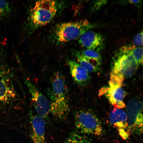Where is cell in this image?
<instances>
[{
	"mask_svg": "<svg viewBox=\"0 0 143 143\" xmlns=\"http://www.w3.org/2000/svg\"><path fill=\"white\" fill-rule=\"evenodd\" d=\"M51 83L47 91L50 100V112L59 119H63L69 111L68 91L65 78L60 72H55Z\"/></svg>",
	"mask_w": 143,
	"mask_h": 143,
	"instance_id": "6da1fadb",
	"label": "cell"
},
{
	"mask_svg": "<svg viewBox=\"0 0 143 143\" xmlns=\"http://www.w3.org/2000/svg\"><path fill=\"white\" fill-rule=\"evenodd\" d=\"M92 27V25L86 20L61 23L55 28L54 37L57 43H64L79 39Z\"/></svg>",
	"mask_w": 143,
	"mask_h": 143,
	"instance_id": "7a4b0ae2",
	"label": "cell"
},
{
	"mask_svg": "<svg viewBox=\"0 0 143 143\" xmlns=\"http://www.w3.org/2000/svg\"><path fill=\"white\" fill-rule=\"evenodd\" d=\"M110 74L111 80L122 83L125 78H131L136 73L138 65L130 52L119 51Z\"/></svg>",
	"mask_w": 143,
	"mask_h": 143,
	"instance_id": "3957f363",
	"label": "cell"
},
{
	"mask_svg": "<svg viewBox=\"0 0 143 143\" xmlns=\"http://www.w3.org/2000/svg\"><path fill=\"white\" fill-rule=\"evenodd\" d=\"M57 8L55 1L44 0L37 1L30 17L33 28L35 29L49 23L56 15Z\"/></svg>",
	"mask_w": 143,
	"mask_h": 143,
	"instance_id": "277c9868",
	"label": "cell"
},
{
	"mask_svg": "<svg viewBox=\"0 0 143 143\" xmlns=\"http://www.w3.org/2000/svg\"><path fill=\"white\" fill-rule=\"evenodd\" d=\"M74 117L75 126L80 133L97 136L102 134L103 128L101 122L90 111L80 110L75 113Z\"/></svg>",
	"mask_w": 143,
	"mask_h": 143,
	"instance_id": "5b68a950",
	"label": "cell"
},
{
	"mask_svg": "<svg viewBox=\"0 0 143 143\" xmlns=\"http://www.w3.org/2000/svg\"><path fill=\"white\" fill-rule=\"evenodd\" d=\"M13 75L10 66L0 60V106H4L16 100L17 93L13 82Z\"/></svg>",
	"mask_w": 143,
	"mask_h": 143,
	"instance_id": "8992f818",
	"label": "cell"
},
{
	"mask_svg": "<svg viewBox=\"0 0 143 143\" xmlns=\"http://www.w3.org/2000/svg\"><path fill=\"white\" fill-rule=\"evenodd\" d=\"M143 104L139 100L133 98L130 100L126 107L127 122L129 133H142Z\"/></svg>",
	"mask_w": 143,
	"mask_h": 143,
	"instance_id": "52a82bcc",
	"label": "cell"
},
{
	"mask_svg": "<svg viewBox=\"0 0 143 143\" xmlns=\"http://www.w3.org/2000/svg\"><path fill=\"white\" fill-rule=\"evenodd\" d=\"M25 82L26 85L37 115L44 119L50 111V104L47 98L25 75Z\"/></svg>",
	"mask_w": 143,
	"mask_h": 143,
	"instance_id": "ba28073f",
	"label": "cell"
},
{
	"mask_svg": "<svg viewBox=\"0 0 143 143\" xmlns=\"http://www.w3.org/2000/svg\"><path fill=\"white\" fill-rule=\"evenodd\" d=\"M109 87H104L99 91V95H105L109 102L115 108L121 109L125 106L123 100L126 95L122 86L110 81Z\"/></svg>",
	"mask_w": 143,
	"mask_h": 143,
	"instance_id": "9c48e42d",
	"label": "cell"
},
{
	"mask_svg": "<svg viewBox=\"0 0 143 143\" xmlns=\"http://www.w3.org/2000/svg\"><path fill=\"white\" fill-rule=\"evenodd\" d=\"M79 42L82 47L98 52L103 48L104 40L100 34L92 30H88L81 36Z\"/></svg>",
	"mask_w": 143,
	"mask_h": 143,
	"instance_id": "30bf717a",
	"label": "cell"
},
{
	"mask_svg": "<svg viewBox=\"0 0 143 143\" xmlns=\"http://www.w3.org/2000/svg\"><path fill=\"white\" fill-rule=\"evenodd\" d=\"M31 137L33 143H46L45 119L38 115L31 116Z\"/></svg>",
	"mask_w": 143,
	"mask_h": 143,
	"instance_id": "8fae6325",
	"label": "cell"
},
{
	"mask_svg": "<svg viewBox=\"0 0 143 143\" xmlns=\"http://www.w3.org/2000/svg\"><path fill=\"white\" fill-rule=\"evenodd\" d=\"M67 63L72 77L75 83L80 86L87 84L90 79L87 71L74 60H69Z\"/></svg>",
	"mask_w": 143,
	"mask_h": 143,
	"instance_id": "7c38bea8",
	"label": "cell"
},
{
	"mask_svg": "<svg viewBox=\"0 0 143 143\" xmlns=\"http://www.w3.org/2000/svg\"><path fill=\"white\" fill-rule=\"evenodd\" d=\"M109 119L110 124L118 130L128 127L126 113L121 109H113L109 114Z\"/></svg>",
	"mask_w": 143,
	"mask_h": 143,
	"instance_id": "4fadbf2b",
	"label": "cell"
},
{
	"mask_svg": "<svg viewBox=\"0 0 143 143\" xmlns=\"http://www.w3.org/2000/svg\"><path fill=\"white\" fill-rule=\"evenodd\" d=\"M74 55L77 59L79 64L88 72H97L100 70L99 67L96 66L84 57L80 52L77 51L73 53Z\"/></svg>",
	"mask_w": 143,
	"mask_h": 143,
	"instance_id": "5bb4252c",
	"label": "cell"
},
{
	"mask_svg": "<svg viewBox=\"0 0 143 143\" xmlns=\"http://www.w3.org/2000/svg\"><path fill=\"white\" fill-rule=\"evenodd\" d=\"M80 53L92 63L91 61H92L93 63L96 66L99 67L100 65L102 59L98 52L92 50L86 49L81 51Z\"/></svg>",
	"mask_w": 143,
	"mask_h": 143,
	"instance_id": "9a60e30c",
	"label": "cell"
},
{
	"mask_svg": "<svg viewBox=\"0 0 143 143\" xmlns=\"http://www.w3.org/2000/svg\"><path fill=\"white\" fill-rule=\"evenodd\" d=\"M64 143H91L86 137L78 132H73Z\"/></svg>",
	"mask_w": 143,
	"mask_h": 143,
	"instance_id": "2e32d148",
	"label": "cell"
},
{
	"mask_svg": "<svg viewBox=\"0 0 143 143\" xmlns=\"http://www.w3.org/2000/svg\"><path fill=\"white\" fill-rule=\"evenodd\" d=\"M135 61L138 65L142 64L143 61V48L142 47H135L130 51Z\"/></svg>",
	"mask_w": 143,
	"mask_h": 143,
	"instance_id": "e0dca14e",
	"label": "cell"
},
{
	"mask_svg": "<svg viewBox=\"0 0 143 143\" xmlns=\"http://www.w3.org/2000/svg\"><path fill=\"white\" fill-rule=\"evenodd\" d=\"M10 7L8 2L5 0H0V17L6 15L10 12Z\"/></svg>",
	"mask_w": 143,
	"mask_h": 143,
	"instance_id": "ac0fdd59",
	"label": "cell"
},
{
	"mask_svg": "<svg viewBox=\"0 0 143 143\" xmlns=\"http://www.w3.org/2000/svg\"><path fill=\"white\" fill-rule=\"evenodd\" d=\"M133 41L135 45L140 46H142L143 45V32L142 30L135 36Z\"/></svg>",
	"mask_w": 143,
	"mask_h": 143,
	"instance_id": "d6986e66",
	"label": "cell"
},
{
	"mask_svg": "<svg viewBox=\"0 0 143 143\" xmlns=\"http://www.w3.org/2000/svg\"><path fill=\"white\" fill-rule=\"evenodd\" d=\"M107 1L105 0L97 1L95 2L93 5V9L95 10H98L104 5L105 4Z\"/></svg>",
	"mask_w": 143,
	"mask_h": 143,
	"instance_id": "ffe728a7",
	"label": "cell"
},
{
	"mask_svg": "<svg viewBox=\"0 0 143 143\" xmlns=\"http://www.w3.org/2000/svg\"><path fill=\"white\" fill-rule=\"evenodd\" d=\"M118 131L120 135L124 139H126L128 138L129 134L126 131L125 129H119Z\"/></svg>",
	"mask_w": 143,
	"mask_h": 143,
	"instance_id": "44dd1931",
	"label": "cell"
},
{
	"mask_svg": "<svg viewBox=\"0 0 143 143\" xmlns=\"http://www.w3.org/2000/svg\"><path fill=\"white\" fill-rule=\"evenodd\" d=\"M128 2L131 4H138L141 3V0H129L128 1Z\"/></svg>",
	"mask_w": 143,
	"mask_h": 143,
	"instance_id": "7402d4cb",
	"label": "cell"
}]
</instances>
